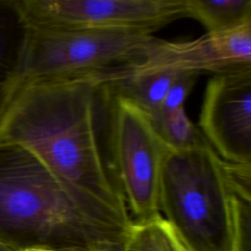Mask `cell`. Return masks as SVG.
Listing matches in <instances>:
<instances>
[{
	"mask_svg": "<svg viewBox=\"0 0 251 251\" xmlns=\"http://www.w3.org/2000/svg\"><path fill=\"white\" fill-rule=\"evenodd\" d=\"M154 126L167 148L171 150L186 149L206 139L188 118L184 108L162 116Z\"/></svg>",
	"mask_w": 251,
	"mask_h": 251,
	"instance_id": "cell-12",
	"label": "cell"
},
{
	"mask_svg": "<svg viewBox=\"0 0 251 251\" xmlns=\"http://www.w3.org/2000/svg\"><path fill=\"white\" fill-rule=\"evenodd\" d=\"M120 251H187L171 225L161 215L133 222Z\"/></svg>",
	"mask_w": 251,
	"mask_h": 251,
	"instance_id": "cell-11",
	"label": "cell"
},
{
	"mask_svg": "<svg viewBox=\"0 0 251 251\" xmlns=\"http://www.w3.org/2000/svg\"><path fill=\"white\" fill-rule=\"evenodd\" d=\"M108 113L114 181L133 222L160 213L159 187L168 151L151 120L132 102L100 85Z\"/></svg>",
	"mask_w": 251,
	"mask_h": 251,
	"instance_id": "cell-5",
	"label": "cell"
},
{
	"mask_svg": "<svg viewBox=\"0 0 251 251\" xmlns=\"http://www.w3.org/2000/svg\"><path fill=\"white\" fill-rule=\"evenodd\" d=\"M25 34L16 0H0V120L20 86Z\"/></svg>",
	"mask_w": 251,
	"mask_h": 251,
	"instance_id": "cell-9",
	"label": "cell"
},
{
	"mask_svg": "<svg viewBox=\"0 0 251 251\" xmlns=\"http://www.w3.org/2000/svg\"><path fill=\"white\" fill-rule=\"evenodd\" d=\"M29 29H131L153 33L184 17V0H16Z\"/></svg>",
	"mask_w": 251,
	"mask_h": 251,
	"instance_id": "cell-6",
	"label": "cell"
},
{
	"mask_svg": "<svg viewBox=\"0 0 251 251\" xmlns=\"http://www.w3.org/2000/svg\"><path fill=\"white\" fill-rule=\"evenodd\" d=\"M100 85L94 75L20 84L0 120V142L30 151L80 196L128 213L98 144Z\"/></svg>",
	"mask_w": 251,
	"mask_h": 251,
	"instance_id": "cell-1",
	"label": "cell"
},
{
	"mask_svg": "<svg viewBox=\"0 0 251 251\" xmlns=\"http://www.w3.org/2000/svg\"><path fill=\"white\" fill-rule=\"evenodd\" d=\"M234 189L227 162L206 139L186 149H168L160 213L187 251H238Z\"/></svg>",
	"mask_w": 251,
	"mask_h": 251,
	"instance_id": "cell-3",
	"label": "cell"
},
{
	"mask_svg": "<svg viewBox=\"0 0 251 251\" xmlns=\"http://www.w3.org/2000/svg\"><path fill=\"white\" fill-rule=\"evenodd\" d=\"M160 40L150 32L131 29L26 28L20 84L82 77L135 65Z\"/></svg>",
	"mask_w": 251,
	"mask_h": 251,
	"instance_id": "cell-4",
	"label": "cell"
},
{
	"mask_svg": "<svg viewBox=\"0 0 251 251\" xmlns=\"http://www.w3.org/2000/svg\"><path fill=\"white\" fill-rule=\"evenodd\" d=\"M23 251H52V250H47V249H41V248H29V249H25Z\"/></svg>",
	"mask_w": 251,
	"mask_h": 251,
	"instance_id": "cell-15",
	"label": "cell"
},
{
	"mask_svg": "<svg viewBox=\"0 0 251 251\" xmlns=\"http://www.w3.org/2000/svg\"><path fill=\"white\" fill-rule=\"evenodd\" d=\"M198 125L221 159L251 164V68L213 75Z\"/></svg>",
	"mask_w": 251,
	"mask_h": 251,
	"instance_id": "cell-7",
	"label": "cell"
},
{
	"mask_svg": "<svg viewBox=\"0 0 251 251\" xmlns=\"http://www.w3.org/2000/svg\"><path fill=\"white\" fill-rule=\"evenodd\" d=\"M133 221L60 181L30 151L0 142V240L18 251H120Z\"/></svg>",
	"mask_w": 251,
	"mask_h": 251,
	"instance_id": "cell-2",
	"label": "cell"
},
{
	"mask_svg": "<svg viewBox=\"0 0 251 251\" xmlns=\"http://www.w3.org/2000/svg\"><path fill=\"white\" fill-rule=\"evenodd\" d=\"M184 17L198 21L207 33L226 31L251 22V0H184Z\"/></svg>",
	"mask_w": 251,
	"mask_h": 251,
	"instance_id": "cell-10",
	"label": "cell"
},
{
	"mask_svg": "<svg viewBox=\"0 0 251 251\" xmlns=\"http://www.w3.org/2000/svg\"><path fill=\"white\" fill-rule=\"evenodd\" d=\"M246 68H251V22L193 40L161 39L137 64L114 70L127 75L161 70L218 75Z\"/></svg>",
	"mask_w": 251,
	"mask_h": 251,
	"instance_id": "cell-8",
	"label": "cell"
},
{
	"mask_svg": "<svg viewBox=\"0 0 251 251\" xmlns=\"http://www.w3.org/2000/svg\"><path fill=\"white\" fill-rule=\"evenodd\" d=\"M0 251H18V250H16L15 248L7 245L6 243H4L0 240Z\"/></svg>",
	"mask_w": 251,
	"mask_h": 251,
	"instance_id": "cell-14",
	"label": "cell"
},
{
	"mask_svg": "<svg viewBox=\"0 0 251 251\" xmlns=\"http://www.w3.org/2000/svg\"><path fill=\"white\" fill-rule=\"evenodd\" d=\"M198 75L199 74L194 72H182L176 77L165 96L161 107L160 118L166 114L184 108V102L193 88Z\"/></svg>",
	"mask_w": 251,
	"mask_h": 251,
	"instance_id": "cell-13",
	"label": "cell"
}]
</instances>
